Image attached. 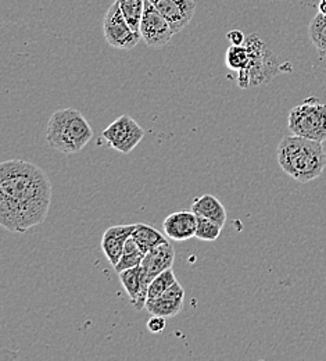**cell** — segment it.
<instances>
[{
	"instance_id": "cell-9",
	"label": "cell",
	"mask_w": 326,
	"mask_h": 361,
	"mask_svg": "<svg viewBox=\"0 0 326 361\" xmlns=\"http://www.w3.org/2000/svg\"><path fill=\"white\" fill-rule=\"evenodd\" d=\"M175 260V249L170 242L158 245L146 253L142 262V285L144 293L149 292L151 281L165 270L173 269Z\"/></svg>"
},
{
	"instance_id": "cell-1",
	"label": "cell",
	"mask_w": 326,
	"mask_h": 361,
	"mask_svg": "<svg viewBox=\"0 0 326 361\" xmlns=\"http://www.w3.org/2000/svg\"><path fill=\"white\" fill-rule=\"evenodd\" d=\"M51 182L34 163L7 160L0 164V224L15 233L46 220Z\"/></svg>"
},
{
	"instance_id": "cell-20",
	"label": "cell",
	"mask_w": 326,
	"mask_h": 361,
	"mask_svg": "<svg viewBox=\"0 0 326 361\" xmlns=\"http://www.w3.org/2000/svg\"><path fill=\"white\" fill-rule=\"evenodd\" d=\"M225 64L232 71H243L249 64V50L246 45L230 46L225 54Z\"/></svg>"
},
{
	"instance_id": "cell-18",
	"label": "cell",
	"mask_w": 326,
	"mask_h": 361,
	"mask_svg": "<svg viewBox=\"0 0 326 361\" xmlns=\"http://www.w3.org/2000/svg\"><path fill=\"white\" fill-rule=\"evenodd\" d=\"M308 38L321 57H326V16L318 13L308 25Z\"/></svg>"
},
{
	"instance_id": "cell-3",
	"label": "cell",
	"mask_w": 326,
	"mask_h": 361,
	"mask_svg": "<svg viewBox=\"0 0 326 361\" xmlns=\"http://www.w3.org/2000/svg\"><path fill=\"white\" fill-rule=\"evenodd\" d=\"M94 137V130L85 116L73 107L51 114L46 128L49 146L57 152L80 153Z\"/></svg>"
},
{
	"instance_id": "cell-7",
	"label": "cell",
	"mask_w": 326,
	"mask_h": 361,
	"mask_svg": "<svg viewBox=\"0 0 326 361\" xmlns=\"http://www.w3.org/2000/svg\"><path fill=\"white\" fill-rule=\"evenodd\" d=\"M143 137L144 130L128 114L120 116L103 131V139L108 146L123 154L131 153Z\"/></svg>"
},
{
	"instance_id": "cell-24",
	"label": "cell",
	"mask_w": 326,
	"mask_h": 361,
	"mask_svg": "<svg viewBox=\"0 0 326 361\" xmlns=\"http://www.w3.org/2000/svg\"><path fill=\"white\" fill-rule=\"evenodd\" d=\"M227 38L230 39L231 45L239 46L243 45L246 42V37L240 30H232L227 34Z\"/></svg>"
},
{
	"instance_id": "cell-4",
	"label": "cell",
	"mask_w": 326,
	"mask_h": 361,
	"mask_svg": "<svg viewBox=\"0 0 326 361\" xmlns=\"http://www.w3.org/2000/svg\"><path fill=\"white\" fill-rule=\"evenodd\" d=\"M244 45L249 50V64L239 73V87L243 90L258 87L270 82L282 71L278 57L258 38V35H250L246 38Z\"/></svg>"
},
{
	"instance_id": "cell-19",
	"label": "cell",
	"mask_w": 326,
	"mask_h": 361,
	"mask_svg": "<svg viewBox=\"0 0 326 361\" xmlns=\"http://www.w3.org/2000/svg\"><path fill=\"white\" fill-rule=\"evenodd\" d=\"M130 27L140 35V21L144 11L146 0H115ZM142 38V37H140Z\"/></svg>"
},
{
	"instance_id": "cell-21",
	"label": "cell",
	"mask_w": 326,
	"mask_h": 361,
	"mask_svg": "<svg viewBox=\"0 0 326 361\" xmlns=\"http://www.w3.org/2000/svg\"><path fill=\"white\" fill-rule=\"evenodd\" d=\"M177 282V278H175V274L173 269L170 270H165L164 272H161L160 275H157L150 286H149V292H147V302L149 300H153L156 298H158L160 295H163L170 286H173L174 283Z\"/></svg>"
},
{
	"instance_id": "cell-25",
	"label": "cell",
	"mask_w": 326,
	"mask_h": 361,
	"mask_svg": "<svg viewBox=\"0 0 326 361\" xmlns=\"http://www.w3.org/2000/svg\"><path fill=\"white\" fill-rule=\"evenodd\" d=\"M318 10H320L321 14L326 16V0H320V3H318Z\"/></svg>"
},
{
	"instance_id": "cell-11",
	"label": "cell",
	"mask_w": 326,
	"mask_h": 361,
	"mask_svg": "<svg viewBox=\"0 0 326 361\" xmlns=\"http://www.w3.org/2000/svg\"><path fill=\"white\" fill-rule=\"evenodd\" d=\"M185 290L181 283L177 281L173 286H170L163 295L158 298L149 300L146 303V310L151 316H161L165 318L178 316L184 307Z\"/></svg>"
},
{
	"instance_id": "cell-8",
	"label": "cell",
	"mask_w": 326,
	"mask_h": 361,
	"mask_svg": "<svg viewBox=\"0 0 326 361\" xmlns=\"http://www.w3.org/2000/svg\"><path fill=\"white\" fill-rule=\"evenodd\" d=\"M174 34L175 32L173 31L168 21L161 16V13L150 0H146L140 21V37L144 44L154 49H160L170 44Z\"/></svg>"
},
{
	"instance_id": "cell-14",
	"label": "cell",
	"mask_w": 326,
	"mask_h": 361,
	"mask_svg": "<svg viewBox=\"0 0 326 361\" xmlns=\"http://www.w3.org/2000/svg\"><path fill=\"white\" fill-rule=\"evenodd\" d=\"M118 275L123 286L125 288L131 299L134 309L138 312L146 309L147 293H144L143 285H142V267L139 266V267L121 271Z\"/></svg>"
},
{
	"instance_id": "cell-10",
	"label": "cell",
	"mask_w": 326,
	"mask_h": 361,
	"mask_svg": "<svg viewBox=\"0 0 326 361\" xmlns=\"http://www.w3.org/2000/svg\"><path fill=\"white\" fill-rule=\"evenodd\" d=\"M161 16L168 21L175 34L181 32L192 21L196 3L193 0H150Z\"/></svg>"
},
{
	"instance_id": "cell-6",
	"label": "cell",
	"mask_w": 326,
	"mask_h": 361,
	"mask_svg": "<svg viewBox=\"0 0 326 361\" xmlns=\"http://www.w3.org/2000/svg\"><path fill=\"white\" fill-rule=\"evenodd\" d=\"M103 32L107 44L120 50H131L142 39L139 34H137L127 23L117 1L108 7L104 16Z\"/></svg>"
},
{
	"instance_id": "cell-23",
	"label": "cell",
	"mask_w": 326,
	"mask_h": 361,
	"mask_svg": "<svg viewBox=\"0 0 326 361\" xmlns=\"http://www.w3.org/2000/svg\"><path fill=\"white\" fill-rule=\"evenodd\" d=\"M167 326V318L161 316H153L147 321V328L151 334H161Z\"/></svg>"
},
{
	"instance_id": "cell-13",
	"label": "cell",
	"mask_w": 326,
	"mask_h": 361,
	"mask_svg": "<svg viewBox=\"0 0 326 361\" xmlns=\"http://www.w3.org/2000/svg\"><path fill=\"white\" fill-rule=\"evenodd\" d=\"M163 228L165 235L170 239L184 242L192 239L196 235L197 216L192 210H181L170 214L163 221Z\"/></svg>"
},
{
	"instance_id": "cell-2",
	"label": "cell",
	"mask_w": 326,
	"mask_h": 361,
	"mask_svg": "<svg viewBox=\"0 0 326 361\" xmlns=\"http://www.w3.org/2000/svg\"><path fill=\"white\" fill-rule=\"evenodd\" d=\"M277 157L280 169L293 180L307 183L322 176L326 153L322 142L303 136H284L278 145Z\"/></svg>"
},
{
	"instance_id": "cell-12",
	"label": "cell",
	"mask_w": 326,
	"mask_h": 361,
	"mask_svg": "<svg viewBox=\"0 0 326 361\" xmlns=\"http://www.w3.org/2000/svg\"><path fill=\"white\" fill-rule=\"evenodd\" d=\"M135 224L132 226H110L101 238V249L113 267H115L124 253L127 240L132 236Z\"/></svg>"
},
{
	"instance_id": "cell-5",
	"label": "cell",
	"mask_w": 326,
	"mask_h": 361,
	"mask_svg": "<svg viewBox=\"0 0 326 361\" xmlns=\"http://www.w3.org/2000/svg\"><path fill=\"white\" fill-rule=\"evenodd\" d=\"M287 127L291 134L313 139L326 140V103L318 97L310 96L299 106L293 107L287 117Z\"/></svg>"
},
{
	"instance_id": "cell-15",
	"label": "cell",
	"mask_w": 326,
	"mask_h": 361,
	"mask_svg": "<svg viewBox=\"0 0 326 361\" xmlns=\"http://www.w3.org/2000/svg\"><path fill=\"white\" fill-rule=\"evenodd\" d=\"M192 212L196 216L210 219L220 226H224L227 223V210L224 204L214 195L210 193L194 199V202L192 203Z\"/></svg>"
},
{
	"instance_id": "cell-22",
	"label": "cell",
	"mask_w": 326,
	"mask_h": 361,
	"mask_svg": "<svg viewBox=\"0 0 326 361\" xmlns=\"http://www.w3.org/2000/svg\"><path fill=\"white\" fill-rule=\"evenodd\" d=\"M221 231H222V226H220L218 223H215L210 219L197 216V228H196L194 238H197L200 240L214 242L220 238Z\"/></svg>"
},
{
	"instance_id": "cell-16",
	"label": "cell",
	"mask_w": 326,
	"mask_h": 361,
	"mask_svg": "<svg viewBox=\"0 0 326 361\" xmlns=\"http://www.w3.org/2000/svg\"><path fill=\"white\" fill-rule=\"evenodd\" d=\"M132 238L137 240V243L142 247L144 253L150 252L151 249L157 247L158 245H163L167 240V238L158 232L156 228L147 226V224H135Z\"/></svg>"
},
{
	"instance_id": "cell-17",
	"label": "cell",
	"mask_w": 326,
	"mask_h": 361,
	"mask_svg": "<svg viewBox=\"0 0 326 361\" xmlns=\"http://www.w3.org/2000/svg\"><path fill=\"white\" fill-rule=\"evenodd\" d=\"M144 256H146V253L142 250V247L137 243V240L131 236L127 240L125 247H124V253H123L118 264L114 269L120 274L121 271L139 267V266H142V262H143Z\"/></svg>"
}]
</instances>
